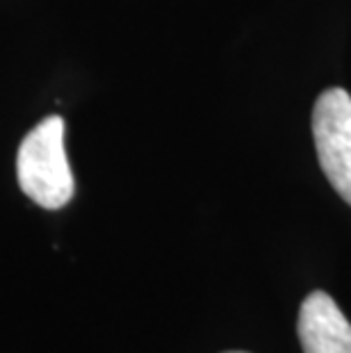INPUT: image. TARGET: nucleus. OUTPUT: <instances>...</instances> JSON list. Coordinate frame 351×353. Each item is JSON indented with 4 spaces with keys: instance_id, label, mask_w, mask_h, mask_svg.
<instances>
[{
    "instance_id": "2",
    "label": "nucleus",
    "mask_w": 351,
    "mask_h": 353,
    "mask_svg": "<svg viewBox=\"0 0 351 353\" xmlns=\"http://www.w3.org/2000/svg\"><path fill=\"white\" fill-rule=\"evenodd\" d=\"M312 137L319 167L351 205V96L340 87L319 94L312 108Z\"/></svg>"
},
{
    "instance_id": "4",
    "label": "nucleus",
    "mask_w": 351,
    "mask_h": 353,
    "mask_svg": "<svg viewBox=\"0 0 351 353\" xmlns=\"http://www.w3.org/2000/svg\"><path fill=\"white\" fill-rule=\"evenodd\" d=\"M228 353H246V351H228Z\"/></svg>"
},
{
    "instance_id": "3",
    "label": "nucleus",
    "mask_w": 351,
    "mask_h": 353,
    "mask_svg": "<svg viewBox=\"0 0 351 353\" xmlns=\"http://www.w3.org/2000/svg\"><path fill=\"white\" fill-rule=\"evenodd\" d=\"M303 353H351V324L326 292H310L299 310Z\"/></svg>"
},
{
    "instance_id": "1",
    "label": "nucleus",
    "mask_w": 351,
    "mask_h": 353,
    "mask_svg": "<svg viewBox=\"0 0 351 353\" xmlns=\"http://www.w3.org/2000/svg\"><path fill=\"white\" fill-rule=\"evenodd\" d=\"M17 178L28 199L59 210L73 199L76 183L64 151V119L46 117L30 130L17 153Z\"/></svg>"
}]
</instances>
